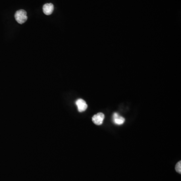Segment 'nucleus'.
Masks as SVG:
<instances>
[{
	"label": "nucleus",
	"instance_id": "nucleus-1",
	"mask_svg": "<svg viewBox=\"0 0 181 181\" xmlns=\"http://www.w3.org/2000/svg\"><path fill=\"white\" fill-rule=\"evenodd\" d=\"M15 18L16 21L19 24H23L27 20V13L25 10H18L15 14Z\"/></svg>",
	"mask_w": 181,
	"mask_h": 181
},
{
	"label": "nucleus",
	"instance_id": "nucleus-3",
	"mask_svg": "<svg viewBox=\"0 0 181 181\" xmlns=\"http://www.w3.org/2000/svg\"><path fill=\"white\" fill-rule=\"evenodd\" d=\"M76 104L78 107V109L80 112H82L86 110L88 107V105L85 101L82 99L77 100L76 102Z\"/></svg>",
	"mask_w": 181,
	"mask_h": 181
},
{
	"label": "nucleus",
	"instance_id": "nucleus-5",
	"mask_svg": "<svg viewBox=\"0 0 181 181\" xmlns=\"http://www.w3.org/2000/svg\"><path fill=\"white\" fill-rule=\"evenodd\" d=\"M113 120L115 124L122 125L125 122V118L120 116L117 113H114L113 115Z\"/></svg>",
	"mask_w": 181,
	"mask_h": 181
},
{
	"label": "nucleus",
	"instance_id": "nucleus-4",
	"mask_svg": "<svg viewBox=\"0 0 181 181\" xmlns=\"http://www.w3.org/2000/svg\"><path fill=\"white\" fill-rule=\"evenodd\" d=\"M54 10V6L51 3H47L44 5L43 6V11L45 15H51Z\"/></svg>",
	"mask_w": 181,
	"mask_h": 181
},
{
	"label": "nucleus",
	"instance_id": "nucleus-6",
	"mask_svg": "<svg viewBox=\"0 0 181 181\" xmlns=\"http://www.w3.org/2000/svg\"><path fill=\"white\" fill-rule=\"evenodd\" d=\"M176 171L178 173H181V161H179L178 163L175 167Z\"/></svg>",
	"mask_w": 181,
	"mask_h": 181
},
{
	"label": "nucleus",
	"instance_id": "nucleus-2",
	"mask_svg": "<svg viewBox=\"0 0 181 181\" xmlns=\"http://www.w3.org/2000/svg\"><path fill=\"white\" fill-rule=\"evenodd\" d=\"M104 118V114L103 113H98L97 114L93 116V122L97 125H100L102 124Z\"/></svg>",
	"mask_w": 181,
	"mask_h": 181
}]
</instances>
